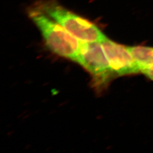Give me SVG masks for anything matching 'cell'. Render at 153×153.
Listing matches in <instances>:
<instances>
[{
  "label": "cell",
  "mask_w": 153,
  "mask_h": 153,
  "mask_svg": "<svg viewBox=\"0 0 153 153\" xmlns=\"http://www.w3.org/2000/svg\"><path fill=\"white\" fill-rule=\"evenodd\" d=\"M29 16L40 31L46 45L51 51L61 57L78 62L81 41L36 8L29 11Z\"/></svg>",
  "instance_id": "6da1fadb"
},
{
  "label": "cell",
  "mask_w": 153,
  "mask_h": 153,
  "mask_svg": "<svg viewBox=\"0 0 153 153\" xmlns=\"http://www.w3.org/2000/svg\"><path fill=\"white\" fill-rule=\"evenodd\" d=\"M60 24L81 42H100L107 37L95 25L54 1H44L35 7Z\"/></svg>",
  "instance_id": "7a4b0ae2"
},
{
  "label": "cell",
  "mask_w": 153,
  "mask_h": 153,
  "mask_svg": "<svg viewBox=\"0 0 153 153\" xmlns=\"http://www.w3.org/2000/svg\"><path fill=\"white\" fill-rule=\"evenodd\" d=\"M105 55L100 42H81L78 63L90 73L97 90L104 88L115 74Z\"/></svg>",
  "instance_id": "3957f363"
},
{
  "label": "cell",
  "mask_w": 153,
  "mask_h": 153,
  "mask_svg": "<svg viewBox=\"0 0 153 153\" xmlns=\"http://www.w3.org/2000/svg\"><path fill=\"white\" fill-rule=\"evenodd\" d=\"M100 43L115 74L123 76L140 71L126 46L117 44L107 38Z\"/></svg>",
  "instance_id": "277c9868"
},
{
  "label": "cell",
  "mask_w": 153,
  "mask_h": 153,
  "mask_svg": "<svg viewBox=\"0 0 153 153\" xmlns=\"http://www.w3.org/2000/svg\"><path fill=\"white\" fill-rule=\"evenodd\" d=\"M140 71L153 66V48L145 46L127 47Z\"/></svg>",
  "instance_id": "5b68a950"
},
{
  "label": "cell",
  "mask_w": 153,
  "mask_h": 153,
  "mask_svg": "<svg viewBox=\"0 0 153 153\" xmlns=\"http://www.w3.org/2000/svg\"><path fill=\"white\" fill-rule=\"evenodd\" d=\"M141 72L146 76H148V78L153 81V66L145 70H143Z\"/></svg>",
  "instance_id": "8992f818"
}]
</instances>
